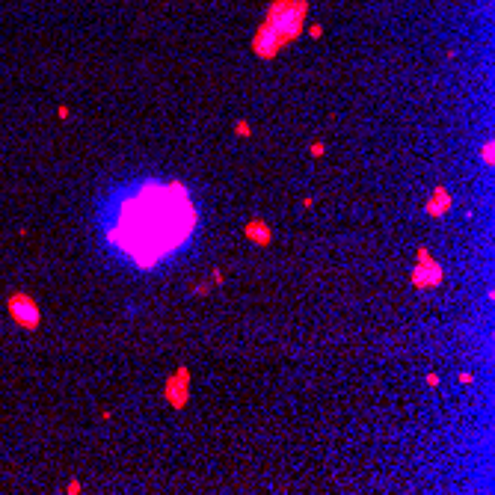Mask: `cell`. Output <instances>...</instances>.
Returning <instances> with one entry per match:
<instances>
[{
	"mask_svg": "<svg viewBox=\"0 0 495 495\" xmlns=\"http://www.w3.org/2000/svg\"><path fill=\"white\" fill-rule=\"evenodd\" d=\"M193 225L196 208L190 205V193L178 181H169L166 187H142L119 211V220L107 228V240L136 267L151 270L190 237Z\"/></svg>",
	"mask_w": 495,
	"mask_h": 495,
	"instance_id": "obj_1",
	"label": "cell"
},
{
	"mask_svg": "<svg viewBox=\"0 0 495 495\" xmlns=\"http://www.w3.org/2000/svg\"><path fill=\"white\" fill-rule=\"evenodd\" d=\"M306 15H309V3L306 0H273L267 6L264 24H270V30L279 36L282 45H291L306 30Z\"/></svg>",
	"mask_w": 495,
	"mask_h": 495,
	"instance_id": "obj_2",
	"label": "cell"
},
{
	"mask_svg": "<svg viewBox=\"0 0 495 495\" xmlns=\"http://www.w3.org/2000/svg\"><path fill=\"white\" fill-rule=\"evenodd\" d=\"M6 312H9V317L21 326V329H39V323H42V309H39V303L30 297V294H12L9 300H6Z\"/></svg>",
	"mask_w": 495,
	"mask_h": 495,
	"instance_id": "obj_3",
	"label": "cell"
},
{
	"mask_svg": "<svg viewBox=\"0 0 495 495\" xmlns=\"http://www.w3.org/2000/svg\"><path fill=\"white\" fill-rule=\"evenodd\" d=\"M412 285L415 288H436V285H442V267L433 261V255L424 246L418 249V264L412 270Z\"/></svg>",
	"mask_w": 495,
	"mask_h": 495,
	"instance_id": "obj_4",
	"label": "cell"
},
{
	"mask_svg": "<svg viewBox=\"0 0 495 495\" xmlns=\"http://www.w3.org/2000/svg\"><path fill=\"white\" fill-rule=\"evenodd\" d=\"M285 45L279 42V36L270 30V24H261L258 30H255V36H252V53L258 56V59H276L279 56V50H282Z\"/></svg>",
	"mask_w": 495,
	"mask_h": 495,
	"instance_id": "obj_5",
	"label": "cell"
},
{
	"mask_svg": "<svg viewBox=\"0 0 495 495\" xmlns=\"http://www.w3.org/2000/svg\"><path fill=\"white\" fill-rule=\"evenodd\" d=\"M187 383H190V377H187L184 368L166 383V398H169L172 406H184V401H187Z\"/></svg>",
	"mask_w": 495,
	"mask_h": 495,
	"instance_id": "obj_6",
	"label": "cell"
},
{
	"mask_svg": "<svg viewBox=\"0 0 495 495\" xmlns=\"http://www.w3.org/2000/svg\"><path fill=\"white\" fill-rule=\"evenodd\" d=\"M451 205H454V199L448 196V190H445V187H436L433 196L427 199V214H430V217H442Z\"/></svg>",
	"mask_w": 495,
	"mask_h": 495,
	"instance_id": "obj_7",
	"label": "cell"
},
{
	"mask_svg": "<svg viewBox=\"0 0 495 495\" xmlns=\"http://www.w3.org/2000/svg\"><path fill=\"white\" fill-rule=\"evenodd\" d=\"M243 234H246L249 240H255L258 246H267V243L273 240V231H270V225H267V223H258V220H252V223L243 228Z\"/></svg>",
	"mask_w": 495,
	"mask_h": 495,
	"instance_id": "obj_8",
	"label": "cell"
},
{
	"mask_svg": "<svg viewBox=\"0 0 495 495\" xmlns=\"http://www.w3.org/2000/svg\"><path fill=\"white\" fill-rule=\"evenodd\" d=\"M481 154H484V163H487V166H493V160H495V157H493V142H484Z\"/></svg>",
	"mask_w": 495,
	"mask_h": 495,
	"instance_id": "obj_9",
	"label": "cell"
},
{
	"mask_svg": "<svg viewBox=\"0 0 495 495\" xmlns=\"http://www.w3.org/2000/svg\"><path fill=\"white\" fill-rule=\"evenodd\" d=\"M234 131H237V136H249V125H246L243 119H240V122L234 125Z\"/></svg>",
	"mask_w": 495,
	"mask_h": 495,
	"instance_id": "obj_10",
	"label": "cell"
},
{
	"mask_svg": "<svg viewBox=\"0 0 495 495\" xmlns=\"http://www.w3.org/2000/svg\"><path fill=\"white\" fill-rule=\"evenodd\" d=\"M309 36H312V39H320V36H323V27H320V24H312V27H309Z\"/></svg>",
	"mask_w": 495,
	"mask_h": 495,
	"instance_id": "obj_11",
	"label": "cell"
},
{
	"mask_svg": "<svg viewBox=\"0 0 495 495\" xmlns=\"http://www.w3.org/2000/svg\"><path fill=\"white\" fill-rule=\"evenodd\" d=\"M65 493H68V495H77V493H83V490H80V484H77V481H71V484L65 487Z\"/></svg>",
	"mask_w": 495,
	"mask_h": 495,
	"instance_id": "obj_12",
	"label": "cell"
},
{
	"mask_svg": "<svg viewBox=\"0 0 495 495\" xmlns=\"http://www.w3.org/2000/svg\"><path fill=\"white\" fill-rule=\"evenodd\" d=\"M323 151H326V148H323V142H312V154H315V157H320Z\"/></svg>",
	"mask_w": 495,
	"mask_h": 495,
	"instance_id": "obj_13",
	"label": "cell"
},
{
	"mask_svg": "<svg viewBox=\"0 0 495 495\" xmlns=\"http://www.w3.org/2000/svg\"><path fill=\"white\" fill-rule=\"evenodd\" d=\"M472 380H475V377H472V374H460V383H463V386H469V383H472Z\"/></svg>",
	"mask_w": 495,
	"mask_h": 495,
	"instance_id": "obj_14",
	"label": "cell"
},
{
	"mask_svg": "<svg viewBox=\"0 0 495 495\" xmlns=\"http://www.w3.org/2000/svg\"><path fill=\"white\" fill-rule=\"evenodd\" d=\"M427 386H439V377H436V374H427Z\"/></svg>",
	"mask_w": 495,
	"mask_h": 495,
	"instance_id": "obj_15",
	"label": "cell"
}]
</instances>
